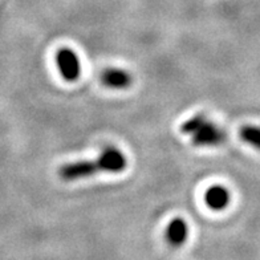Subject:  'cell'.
Returning <instances> with one entry per match:
<instances>
[{
    "instance_id": "6",
    "label": "cell",
    "mask_w": 260,
    "mask_h": 260,
    "mask_svg": "<svg viewBox=\"0 0 260 260\" xmlns=\"http://www.w3.org/2000/svg\"><path fill=\"white\" fill-rule=\"evenodd\" d=\"M103 84L112 89H125L132 84V76L123 69L110 68L106 69L101 76Z\"/></svg>"
},
{
    "instance_id": "1",
    "label": "cell",
    "mask_w": 260,
    "mask_h": 260,
    "mask_svg": "<svg viewBox=\"0 0 260 260\" xmlns=\"http://www.w3.org/2000/svg\"><path fill=\"white\" fill-rule=\"evenodd\" d=\"M126 158L122 151L114 147H108L94 161H81L64 165L58 175L62 181H76L88 178L97 173H121L126 169Z\"/></svg>"
},
{
    "instance_id": "7",
    "label": "cell",
    "mask_w": 260,
    "mask_h": 260,
    "mask_svg": "<svg viewBox=\"0 0 260 260\" xmlns=\"http://www.w3.org/2000/svg\"><path fill=\"white\" fill-rule=\"evenodd\" d=\"M240 138L251 145L252 147L260 150V127L259 126H243L239 132Z\"/></svg>"
},
{
    "instance_id": "3",
    "label": "cell",
    "mask_w": 260,
    "mask_h": 260,
    "mask_svg": "<svg viewBox=\"0 0 260 260\" xmlns=\"http://www.w3.org/2000/svg\"><path fill=\"white\" fill-rule=\"evenodd\" d=\"M57 67L60 73L68 82H73L80 77L81 65H80L79 56L76 55L72 49L61 48L56 56Z\"/></svg>"
},
{
    "instance_id": "5",
    "label": "cell",
    "mask_w": 260,
    "mask_h": 260,
    "mask_svg": "<svg viewBox=\"0 0 260 260\" xmlns=\"http://www.w3.org/2000/svg\"><path fill=\"white\" fill-rule=\"evenodd\" d=\"M188 235L187 223L182 218H174L169 223L166 229V239L169 243L174 247H179L185 243Z\"/></svg>"
},
{
    "instance_id": "4",
    "label": "cell",
    "mask_w": 260,
    "mask_h": 260,
    "mask_svg": "<svg viewBox=\"0 0 260 260\" xmlns=\"http://www.w3.org/2000/svg\"><path fill=\"white\" fill-rule=\"evenodd\" d=\"M205 199L210 209L215 210V211H222L229 206L230 201H231V195H230V191L226 187L215 185L211 186L206 191Z\"/></svg>"
},
{
    "instance_id": "2",
    "label": "cell",
    "mask_w": 260,
    "mask_h": 260,
    "mask_svg": "<svg viewBox=\"0 0 260 260\" xmlns=\"http://www.w3.org/2000/svg\"><path fill=\"white\" fill-rule=\"evenodd\" d=\"M181 133L191 136L192 145L198 147L219 146L227 140L226 132L207 120L203 114H197L186 120L181 125Z\"/></svg>"
}]
</instances>
